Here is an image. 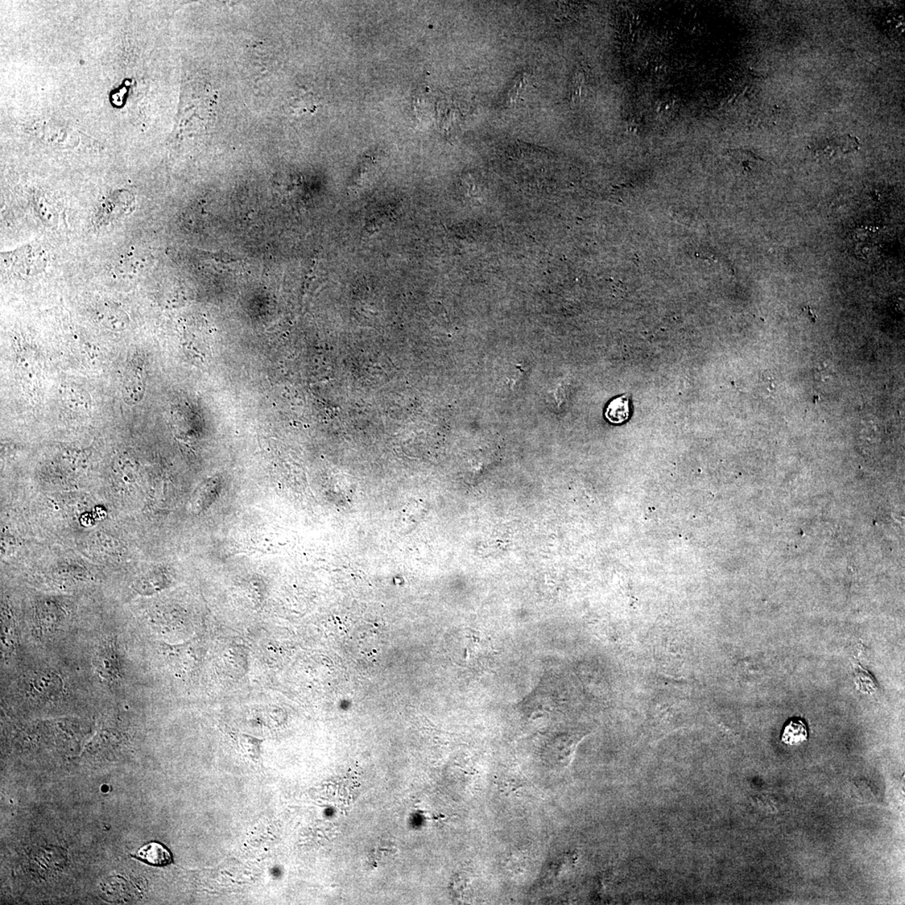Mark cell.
I'll return each mask as SVG.
<instances>
[{"instance_id":"6da1fadb","label":"cell","mask_w":905,"mask_h":905,"mask_svg":"<svg viewBox=\"0 0 905 905\" xmlns=\"http://www.w3.org/2000/svg\"><path fill=\"white\" fill-rule=\"evenodd\" d=\"M134 206V198L131 193L127 191L116 192L103 201L95 219L99 224H105L131 213Z\"/></svg>"},{"instance_id":"7a4b0ae2","label":"cell","mask_w":905,"mask_h":905,"mask_svg":"<svg viewBox=\"0 0 905 905\" xmlns=\"http://www.w3.org/2000/svg\"><path fill=\"white\" fill-rule=\"evenodd\" d=\"M144 378L143 366L133 359L123 377V396L126 403L134 405L141 401L146 390Z\"/></svg>"},{"instance_id":"3957f363","label":"cell","mask_w":905,"mask_h":905,"mask_svg":"<svg viewBox=\"0 0 905 905\" xmlns=\"http://www.w3.org/2000/svg\"><path fill=\"white\" fill-rule=\"evenodd\" d=\"M61 685L60 677L49 671L37 672L30 681L31 691L42 697L56 695L61 691Z\"/></svg>"},{"instance_id":"277c9868","label":"cell","mask_w":905,"mask_h":905,"mask_svg":"<svg viewBox=\"0 0 905 905\" xmlns=\"http://www.w3.org/2000/svg\"><path fill=\"white\" fill-rule=\"evenodd\" d=\"M60 396L63 402L72 411L85 412L92 406L91 398L84 388L78 386L65 385L60 389Z\"/></svg>"},{"instance_id":"5b68a950","label":"cell","mask_w":905,"mask_h":905,"mask_svg":"<svg viewBox=\"0 0 905 905\" xmlns=\"http://www.w3.org/2000/svg\"><path fill=\"white\" fill-rule=\"evenodd\" d=\"M859 143L856 138L850 135L837 136L832 139L826 140L820 146V153L826 158H836L838 155L849 154L858 150Z\"/></svg>"},{"instance_id":"8992f818","label":"cell","mask_w":905,"mask_h":905,"mask_svg":"<svg viewBox=\"0 0 905 905\" xmlns=\"http://www.w3.org/2000/svg\"><path fill=\"white\" fill-rule=\"evenodd\" d=\"M780 739L781 742L790 746L800 745L807 741L808 730L803 719L793 718L784 723Z\"/></svg>"},{"instance_id":"52a82bcc","label":"cell","mask_w":905,"mask_h":905,"mask_svg":"<svg viewBox=\"0 0 905 905\" xmlns=\"http://www.w3.org/2000/svg\"><path fill=\"white\" fill-rule=\"evenodd\" d=\"M111 644L102 647L97 656L98 671L109 680L118 679L119 664L118 656Z\"/></svg>"},{"instance_id":"ba28073f","label":"cell","mask_w":905,"mask_h":905,"mask_svg":"<svg viewBox=\"0 0 905 905\" xmlns=\"http://www.w3.org/2000/svg\"><path fill=\"white\" fill-rule=\"evenodd\" d=\"M138 858L148 865L163 867L172 861L171 853L158 842H150L139 851Z\"/></svg>"},{"instance_id":"9c48e42d","label":"cell","mask_w":905,"mask_h":905,"mask_svg":"<svg viewBox=\"0 0 905 905\" xmlns=\"http://www.w3.org/2000/svg\"><path fill=\"white\" fill-rule=\"evenodd\" d=\"M97 320L103 327L115 332L126 329L130 323L126 313L115 308L102 309L97 314Z\"/></svg>"},{"instance_id":"30bf717a","label":"cell","mask_w":905,"mask_h":905,"mask_svg":"<svg viewBox=\"0 0 905 905\" xmlns=\"http://www.w3.org/2000/svg\"><path fill=\"white\" fill-rule=\"evenodd\" d=\"M606 419L610 423L619 424L630 417V396L623 395L611 401L605 412Z\"/></svg>"},{"instance_id":"8fae6325","label":"cell","mask_w":905,"mask_h":905,"mask_svg":"<svg viewBox=\"0 0 905 905\" xmlns=\"http://www.w3.org/2000/svg\"><path fill=\"white\" fill-rule=\"evenodd\" d=\"M585 75L582 72H577L575 77H573L571 88V98L573 102H575L577 99H580L582 97V86L585 85Z\"/></svg>"},{"instance_id":"7c38bea8","label":"cell","mask_w":905,"mask_h":905,"mask_svg":"<svg viewBox=\"0 0 905 905\" xmlns=\"http://www.w3.org/2000/svg\"><path fill=\"white\" fill-rule=\"evenodd\" d=\"M525 85H526V77L523 76L519 77L518 82H516L515 85L512 86L511 89L509 91V93H508V102L516 100V98H518L519 93H522Z\"/></svg>"}]
</instances>
